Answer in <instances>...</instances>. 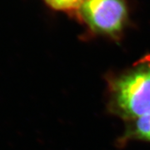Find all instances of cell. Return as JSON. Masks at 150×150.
<instances>
[{"label": "cell", "instance_id": "cell-1", "mask_svg": "<svg viewBox=\"0 0 150 150\" xmlns=\"http://www.w3.org/2000/svg\"><path fill=\"white\" fill-rule=\"evenodd\" d=\"M107 108L126 122L150 114V54L129 69L106 76Z\"/></svg>", "mask_w": 150, "mask_h": 150}, {"label": "cell", "instance_id": "cell-4", "mask_svg": "<svg viewBox=\"0 0 150 150\" xmlns=\"http://www.w3.org/2000/svg\"><path fill=\"white\" fill-rule=\"evenodd\" d=\"M44 3L51 8L58 11L79 10L85 0H43Z\"/></svg>", "mask_w": 150, "mask_h": 150}, {"label": "cell", "instance_id": "cell-3", "mask_svg": "<svg viewBox=\"0 0 150 150\" xmlns=\"http://www.w3.org/2000/svg\"><path fill=\"white\" fill-rule=\"evenodd\" d=\"M127 123L124 133L118 140V145L123 147L132 140L150 143V114Z\"/></svg>", "mask_w": 150, "mask_h": 150}, {"label": "cell", "instance_id": "cell-2", "mask_svg": "<svg viewBox=\"0 0 150 150\" xmlns=\"http://www.w3.org/2000/svg\"><path fill=\"white\" fill-rule=\"evenodd\" d=\"M79 12L91 32L115 40L120 38L128 20L124 0H85Z\"/></svg>", "mask_w": 150, "mask_h": 150}]
</instances>
